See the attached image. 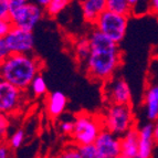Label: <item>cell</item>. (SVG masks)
<instances>
[{
  "mask_svg": "<svg viewBox=\"0 0 158 158\" xmlns=\"http://www.w3.org/2000/svg\"><path fill=\"white\" fill-rule=\"evenodd\" d=\"M90 41V56L84 65L87 77L95 82L110 80L122 64V51L118 44L104 37L93 28L87 35Z\"/></svg>",
  "mask_w": 158,
  "mask_h": 158,
  "instance_id": "6da1fadb",
  "label": "cell"
},
{
  "mask_svg": "<svg viewBox=\"0 0 158 158\" xmlns=\"http://www.w3.org/2000/svg\"><path fill=\"white\" fill-rule=\"evenodd\" d=\"M42 68V61L33 54H10L0 64V79L27 91Z\"/></svg>",
  "mask_w": 158,
  "mask_h": 158,
  "instance_id": "7a4b0ae2",
  "label": "cell"
},
{
  "mask_svg": "<svg viewBox=\"0 0 158 158\" xmlns=\"http://www.w3.org/2000/svg\"><path fill=\"white\" fill-rule=\"evenodd\" d=\"M11 24L15 28L32 32L44 16V10L35 2L27 0H9Z\"/></svg>",
  "mask_w": 158,
  "mask_h": 158,
  "instance_id": "3957f363",
  "label": "cell"
},
{
  "mask_svg": "<svg viewBox=\"0 0 158 158\" xmlns=\"http://www.w3.org/2000/svg\"><path fill=\"white\" fill-rule=\"evenodd\" d=\"M103 128L116 136L122 137L135 127V116L132 104L108 105L102 117Z\"/></svg>",
  "mask_w": 158,
  "mask_h": 158,
  "instance_id": "277c9868",
  "label": "cell"
},
{
  "mask_svg": "<svg viewBox=\"0 0 158 158\" xmlns=\"http://www.w3.org/2000/svg\"><path fill=\"white\" fill-rule=\"evenodd\" d=\"M102 118L86 113H80L74 117V128L71 134L72 144L77 147L93 145L102 132Z\"/></svg>",
  "mask_w": 158,
  "mask_h": 158,
  "instance_id": "5b68a950",
  "label": "cell"
},
{
  "mask_svg": "<svg viewBox=\"0 0 158 158\" xmlns=\"http://www.w3.org/2000/svg\"><path fill=\"white\" fill-rule=\"evenodd\" d=\"M127 26H128L127 17L119 16L111 11L105 10L93 27L104 37L113 41L116 44H119L126 35Z\"/></svg>",
  "mask_w": 158,
  "mask_h": 158,
  "instance_id": "8992f818",
  "label": "cell"
},
{
  "mask_svg": "<svg viewBox=\"0 0 158 158\" xmlns=\"http://www.w3.org/2000/svg\"><path fill=\"white\" fill-rule=\"evenodd\" d=\"M102 94L108 105H129L132 103V93L123 77L114 75L103 83Z\"/></svg>",
  "mask_w": 158,
  "mask_h": 158,
  "instance_id": "52a82bcc",
  "label": "cell"
},
{
  "mask_svg": "<svg viewBox=\"0 0 158 158\" xmlns=\"http://www.w3.org/2000/svg\"><path fill=\"white\" fill-rule=\"evenodd\" d=\"M26 101V91L19 90L9 82L0 80V113L12 115L20 111Z\"/></svg>",
  "mask_w": 158,
  "mask_h": 158,
  "instance_id": "ba28073f",
  "label": "cell"
},
{
  "mask_svg": "<svg viewBox=\"0 0 158 158\" xmlns=\"http://www.w3.org/2000/svg\"><path fill=\"white\" fill-rule=\"evenodd\" d=\"M5 41L11 54H32L33 52V32L12 27L9 33L5 37Z\"/></svg>",
  "mask_w": 158,
  "mask_h": 158,
  "instance_id": "9c48e42d",
  "label": "cell"
},
{
  "mask_svg": "<svg viewBox=\"0 0 158 158\" xmlns=\"http://www.w3.org/2000/svg\"><path fill=\"white\" fill-rule=\"evenodd\" d=\"M94 146L100 158L121 157V137L112 134L106 129H102L95 140Z\"/></svg>",
  "mask_w": 158,
  "mask_h": 158,
  "instance_id": "30bf717a",
  "label": "cell"
},
{
  "mask_svg": "<svg viewBox=\"0 0 158 158\" xmlns=\"http://www.w3.org/2000/svg\"><path fill=\"white\" fill-rule=\"evenodd\" d=\"M139 134L138 127H133L121 137V157L138 158Z\"/></svg>",
  "mask_w": 158,
  "mask_h": 158,
  "instance_id": "8fae6325",
  "label": "cell"
},
{
  "mask_svg": "<svg viewBox=\"0 0 158 158\" xmlns=\"http://www.w3.org/2000/svg\"><path fill=\"white\" fill-rule=\"evenodd\" d=\"M153 129V123H149V122L138 127V134H139L138 158H153V150L155 146Z\"/></svg>",
  "mask_w": 158,
  "mask_h": 158,
  "instance_id": "7c38bea8",
  "label": "cell"
},
{
  "mask_svg": "<svg viewBox=\"0 0 158 158\" xmlns=\"http://www.w3.org/2000/svg\"><path fill=\"white\" fill-rule=\"evenodd\" d=\"M83 18L86 22L93 24L106 10V0H84L80 2Z\"/></svg>",
  "mask_w": 158,
  "mask_h": 158,
  "instance_id": "4fadbf2b",
  "label": "cell"
},
{
  "mask_svg": "<svg viewBox=\"0 0 158 158\" xmlns=\"http://www.w3.org/2000/svg\"><path fill=\"white\" fill-rule=\"evenodd\" d=\"M146 118L149 123L158 119V84H153L146 89L144 94Z\"/></svg>",
  "mask_w": 158,
  "mask_h": 158,
  "instance_id": "5bb4252c",
  "label": "cell"
},
{
  "mask_svg": "<svg viewBox=\"0 0 158 158\" xmlns=\"http://www.w3.org/2000/svg\"><path fill=\"white\" fill-rule=\"evenodd\" d=\"M68 104V98L65 94L60 91H54L50 93L47 98V111L50 117L56 118L64 113Z\"/></svg>",
  "mask_w": 158,
  "mask_h": 158,
  "instance_id": "9a60e30c",
  "label": "cell"
},
{
  "mask_svg": "<svg viewBox=\"0 0 158 158\" xmlns=\"http://www.w3.org/2000/svg\"><path fill=\"white\" fill-rule=\"evenodd\" d=\"M136 3L137 0H106V10L128 18Z\"/></svg>",
  "mask_w": 158,
  "mask_h": 158,
  "instance_id": "2e32d148",
  "label": "cell"
},
{
  "mask_svg": "<svg viewBox=\"0 0 158 158\" xmlns=\"http://www.w3.org/2000/svg\"><path fill=\"white\" fill-rule=\"evenodd\" d=\"M90 41H89V38L83 37L80 38L75 42L74 45V56H75V60L79 62V64H81L83 68H84L85 63H86L87 59L90 56Z\"/></svg>",
  "mask_w": 158,
  "mask_h": 158,
  "instance_id": "e0dca14e",
  "label": "cell"
},
{
  "mask_svg": "<svg viewBox=\"0 0 158 158\" xmlns=\"http://www.w3.org/2000/svg\"><path fill=\"white\" fill-rule=\"evenodd\" d=\"M29 90L34 98H40V96H43V95L47 94V82H45L44 77L41 74H39V75L34 77L29 86Z\"/></svg>",
  "mask_w": 158,
  "mask_h": 158,
  "instance_id": "ac0fdd59",
  "label": "cell"
},
{
  "mask_svg": "<svg viewBox=\"0 0 158 158\" xmlns=\"http://www.w3.org/2000/svg\"><path fill=\"white\" fill-rule=\"evenodd\" d=\"M70 3L71 2L68 0H50V2H49L47 8L44 9V11L48 16L56 17L60 12H62Z\"/></svg>",
  "mask_w": 158,
  "mask_h": 158,
  "instance_id": "d6986e66",
  "label": "cell"
},
{
  "mask_svg": "<svg viewBox=\"0 0 158 158\" xmlns=\"http://www.w3.org/2000/svg\"><path fill=\"white\" fill-rule=\"evenodd\" d=\"M24 139H26V133H24L23 129H17L16 132L8 138L7 144H8L11 150H16L21 147Z\"/></svg>",
  "mask_w": 158,
  "mask_h": 158,
  "instance_id": "ffe728a7",
  "label": "cell"
},
{
  "mask_svg": "<svg viewBox=\"0 0 158 158\" xmlns=\"http://www.w3.org/2000/svg\"><path fill=\"white\" fill-rule=\"evenodd\" d=\"M9 127H10L9 116L0 113V144L1 143H7V140H8Z\"/></svg>",
  "mask_w": 158,
  "mask_h": 158,
  "instance_id": "44dd1931",
  "label": "cell"
},
{
  "mask_svg": "<svg viewBox=\"0 0 158 158\" xmlns=\"http://www.w3.org/2000/svg\"><path fill=\"white\" fill-rule=\"evenodd\" d=\"M77 150H79L81 158H100L94 144L93 145L80 146V147H77Z\"/></svg>",
  "mask_w": 158,
  "mask_h": 158,
  "instance_id": "7402d4cb",
  "label": "cell"
},
{
  "mask_svg": "<svg viewBox=\"0 0 158 158\" xmlns=\"http://www.w3.org/2000/svg\"><path fill=\"white\" fill-rule=\"evenodd\" d=\"M54 158H81V156H80L77 146L71 144L68 147L63 148Z\"/></svg>",
  "mask_w": 158,
  "mask_h": 158,
  "instance_id": "603a6c76",
  "label": "cell"
},
{
  "mask_svg": "<svg viewBox=\"0 0 158 158\" xmlns=\"http://www.w3.org/2000/svg\"><path fill=\"white\" fill-rule=\"evenodd\" d=\"M74 128V118L73 119H63L60 122L59 131L64 136H71Z\"/></svg>",
  "mask_w": 158,
  "mask_h": 158,
  "instance_id": "cb8c5ba5",
  "label": "cell"
},
{
  "mask_svg": "<svg viewBox=\"0 0 158 158\" xmlns=\"http://www.w3.org/2000/svg\"><path fill=\"white\" fill-rule=\"evenodd\" d=\"M10 10H9V0H0V20H9Z\"/></svg>",
  "mask_w": 158,
  "mask_h": 158,
  "instance_id": "d4e9b609",
  "label": "cell"
},
{
  "mask_svg": "<svg viewBox=\"0 0 158 158\" xmlns=\"http://www.w3.org/2000/svg\"><path fill=\"white\" fill-rule=\"evenodd\" d=\"M11 52L9 51L8 45L5 41V38H0V64L2 63L3 61L7 60Z\"/></svg>",
  "mask_w": 158,
  "mask_h": 158,
  "instance_id": "484cf974",
  "label": "cell"
},
{
  "mask_svg": "<svg viewBox=\"0 0 158 158\" xmlns=\"http://www.w3.org/2000/svg\"><path fill=\"white\" fill-rule=\"evenodd\" d=\"M12 28L10 20H0V38H5Z\"/></svg>",
  "mask_w": 158,
  "mask_h": 158,
  "instance_id": "4316f807",
  "label": "cell"
},
{
  "mask_svg": "<svg viewBox=\"0 0 158 158\" xmlns=\"http://www.w3.org/2000/svg\"><path fill=\"white\" fill-rule=\"evenodd\" d=\"M0 158H11V149L7 143L0 144Z\"/></svg>",
  "mask_w": 158,
  "mask_h": 158,
  "instance_id": "83f0119b",
  "label": "cell"
},
{
  "mask_svg": "<svg viewBox=\"0 0 158 158\" xmlns=\"http://www.w3.org/2000/svg\"><path fill=\"white\" fill-rule=\"evenodd\" d=\"M153 137H154V142H155V145H158V119L153 123Z\"/></svg>",
  "mask_w": 158,
  "mask_h": 158,
  "instance_id": "f1b7e54d",
  "label": "cell"
},
{
  "mask_svg": "<svg viewBox=\"0 0 158 158\" xmlns=\"http://www.w3.org/2000/svg\"><path fill=\"white\" fill-rule=\"evenodd\" d=\"M150 10L156 15H158V0H153L150 2Z\"/></svg>",
  "mask_w": 158,
  "mask_h": 158,
  "instance_id": "f546056e",
  "label": "cell"
},
{
  "mask_svg": "<svg viewBox=\"0 0 158 158\" xmlns=\"http://www.w3.org/2000/svg\"><path fill=\"white\" fill-rule=\"evenodd\" d=\"M49 2H50V0H38V1H35V3L39 6L40 8H42L43 10L48 7Z\"/></svg>",
  "mask_w": 158,
  "mask_h": 158,
  "instance_id": "4dcf8cb0",
  "label": "cell"
},
{
  "mask_svg": "<svg viewBox=\"0 0 158 158\" xmlns=\"http://www.w3.org/2000/svg\"><path fill=\"white\" fill-rule=\"evenodd\" d=\"M157 61H158V56H157Z\"/></svg>",
  "mask_w": 158,
  "mask_h": 158,
  "instance_id": "1f68e13d",
  "label": "cell"
},
{
  "mask_svg": "<svg viewBox=\"0 0 158 158\" xmlns=\"http://www.w3.org/2000/svg\"><path fill=\"white\" fill-rule=\"evenodd\" d=\"M118 158H123V157H118Z\"/></svg>",
  "mask_w": 158,
  "mask_h": 158,
  "instance_id": "d6a6232c",
  "label": "cell"
},
{
  "mask_svg": "<svg viewBox=\"0 0 158 158\" xmlns=\"http://www.w3.org/2000/svg\"><path fill=\"white\" fill-rule=\"evenodd\" d=\"M0 80H1V79H0Z\"/></svg>",
  "mask_w": 158,
  "mask_h": 158,
  "instance_id": "836d02e7",
  "label": "cell"
}]
</instances>
